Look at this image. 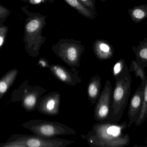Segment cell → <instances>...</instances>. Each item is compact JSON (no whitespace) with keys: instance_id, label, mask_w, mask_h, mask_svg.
<instances>
[{"instance_id":"6da1fadb","label":"cell","mask_w":147,"mask_h":147,"mask_svg":"<svg viewBox=\"0 0 147 147\" xmlns=\"http://www.w3.org/2000/svg\"><path fill=\"white\" fill-rule=\"evenodd\" d=\"M127 128L126 122L121 123L98 122L92 126L86 140L92 147H123L129 146L130 137L123 134Z\"/></svg>"},{"instance_id":"7a4b0ae2","label":"cell","mask_w":147,"mask_h":147,"mask_svg":"<svg viewBox=\"0 0 147 147\" xmlns=\"http://www.w3.org/2000/svg\"><path fill=\"white\" fill-rule=\"evenodd\" d=\"M26 18L24 26L23 41L26 51L30 57L38 56L41 46L47 38L42 35L46 24V17L38 13L30 12L27 7H21Z\"/></svg>"},{"instance_id":"3957f363","label":"cell","mask_w":147,"mask_h":147,"mask_svg":"<svg viewBox=\"0 0 147 147\" xmlns=\"http://www.w3.org/2000/svg\"><path fill=\"white\" fill-rule=\"evenodd\" d=\"M115 79L110 111L106 122L117 123L121 119L131 93L132 77L129 69Z\"/></svg>"},{"instance_id":"277c9868","label":"cell","mask_w":147,"mask_h":147,"mask_svg":"<svg viewBox=\"0 0 147 147\" xmlns=\"http://www.w3.org/2000/svg\"><path fill=\"white\" fill-rule=\"evenodd\" d=\"M74 142L57 137L43 138L34 134H14L6 142L0 143V147H66Z\"/></svg>"},{"instance_id":"5b68a950","label":"cell","mask_w":147,"mask_h":147,"mask_svg":"<svg viewBox=\"0 0 147 147\" xmlns=\"http://www.w3.org/2000/svg\"><path fill=\"white\" fill-rule=\"evenodd\" d=\"M22 127L31 131L34 135L43 138L60 135H74L77 132L63 123L40 119L32 120L22 124Z\"/></svg>"},{"instance_id":"8992f818","label":"cell","mask_w":147,"mask_h":147,"mask_svg":"<svg viewBox=\"0 0 147 147\" xmlns=\"http://www.w3.org/2000/svg\"><path fill=\"white\" fill-rule=\"evenodd\" d=\"M52 51L63 62L71 68H79L84 46L81 41L69 39H61L53 45Z\"/></svg>"},{"instance_id":"52a82bcc","label":"cell","mask_w":147,"mask_h":147,"mask_svg":"<svg viewBox=\"0 0 147 147\" xmlns=\"http://www.w3.org/2000/svg\"><path fill=\"white\" fill-rule=\"evenodd\" d=\"M112 92L111 83L107 80L94 108V118L98 122H106L110 111Z\"/></svg>"},{"instance_id":"ba28073f","label":"cell","mask_w":147,"mask_h":147,"mask_svg":"<svg viewBox=\"0 0 147 147\" xmlns=\"http://www.w3.org/2000/svg\"><path fill=\"white\" fill-rule=\"evenodd\" d=\"M61 96L58 91H51L42 96L38 101L36 110L49 116H56L60 112Z\"/></svg>"},{"instance_id":"9c48e42d","label":"cell","mask_w":147,"mask_h":147,"mask_svg":"<svg viewBox=\"0 0 147 147\" xmlns=\"http://www.w3.org/2000/svg\"><path fill=\"white\" fill-rule=\"evenodd\" d=\"M48 69L53 76L62 83L71 86H76L82 82L79 76V70L74 67L70 70L58 64H50Z\"/></svg>"},{"instance_id":"30bf717a","label":"cell","mask_w":147,"mask_h":147,"mask_svg":"<svg viewBox=\"0 0 147 147\" xmlns=\"http://www.w3.org/2000/svg\"><path fill=\"white\" fill-rule=\"evenodd\" d=\"M46 90L39 85L32 86L27 83L22 98V106L27 112L36 110L38 101Z\"/></svg>"},{"instance_id":"8fae6325","label":"cell","mask_w":147,"mask_h":147,"mask_svg":"<svg viewBox=\"0 0 147 147\" xmlns=\"http://www.w3.org/2000/svg\"><path fill=\"white\" fill-rule=\"evenodd\" d=\"M143 98V86L141 83L131 98L129 105L128 116L129 121L127 123V128L131 127L139 117L142 107Z\"/></svg>"},{"instance_id":"7c38bea8","label":"cell","mask_w":147,"mask_h":147,"mask_svg":"<svg viewBox=\"0 0 147 147\" xmlns=\"http://www.w3.org/2000/svg\"><path fill=\"white\" fill-rule=\"evenodd\" d=\"M92 49L96 58L99 60L109 59L114 54V48L106 41H96L93 43Z\"/></svg>"},{"instance_id":"4fadbf2b","label":"cell","mask_w":147,"mask_h":147,"mask_svg":"<svg viewBox=\"0 0 147 147\" xmlns=\"http://www.w3.org/2000/svg\"><path fill=\"white\" fill-rule=\"evenodd\" d=\"M102 79L98 75L93 76L88 83L87 89V97L92 106H93L98 100L101 94Z\"/></svg>"},{"instance_id":"5bb4252c","label":"cell","mask_w":147,"mask_h":147,"mask_svg":"<svg viewBox=\"0 0 147 147\" xmlns=\"http://www.w3.org/2000/svg\"><path fill=\"white\" fill-rule=\"evenodd\" d=\"M18 74L16 69H12L0 79V100L14 83Z\"/></svg>"},{"instance_id":"9a60e30c","label":"cell","mask_w":147,"mask_h":147,"mask_svg":"<svg viewBox=\"0 0 147 147\" xmlns=\"http://www.w3.org/2000/svg\"><path fill=\"white\" fill-rule=\"evenodd\" d=\"M132 50L138 64L143 68L147 67V38L140 41L138 45H133Z\"/></svg>"},{"instance_id":"2e32d148","label":"cell","mask_w":147,"mask_h":147,"mask_svg":"<svg viewBox=\"0 0 147 147\" xmlns=\"http://www.w3.org/2000/svg\"><path fill=\"white\" fill-rule=\"evenodd\" d=\"M131 20L135 23L147 19V4L135 6L128 10Z\"/></svg>"},{"instance_id":"e0dca14e","label":"cell","mask_w":147,"mask_h":147,"mask_svg":"<svg viewBox=\"0 0 147 147\" xmlns=\"http://www.w3.org/2000/svg\"><path fill=\"white\" fill-rule=\"evenodd\" d=\"M70 6L76 9L80 14L90 19L95 18V12L91 11L85 6L80 0H64Z\"/></svg>"},{"instance_id":"ac0fdd59","label":"cell","mask_w":147,"mask_h":147,"mask_svg":"<svg viewBox=\"0 0 147 147\" xmlns=\"http://www.w3.org/2000/svg\"><path fill=\"white\" fill-rule=\"evenodd\" d=\"M141 84L143 86V103L139 117L135 123L136 127L143 124L147 118V75L145 81L141 82Z\"/></svg>"},{"instance_id":"d6986e66","label":"cell","mask_w":147,"mask_h":147,"mask_svg":"<svg viewBox=\"0 0 147 147\" xmlns=\"http://www.w3.org/2000/svg\"><path fill=\"white\" fill-rule=\"evenodd\" d=\"M129 71L134 72L136 78L140 77L141 82L145 81L146 77L144 68L141 66L136 60H133L129 68Z\"/></svg>"},{"instance_id":"ffe728a7","label":"cell","mask_w":147,"mask_h":147,"mask_svg":"<svg viewBox=\"0 0 147 147\" xmlns=\"http://www.w3.org/2000/svg\"><path fill=\"white\" fill-rule=\"evenodd\" d=\"M129 68L123 59L117 60L113 68V75L114 78L119 77L124 72L129 70Z\"/></svg>"},{"instance_id":"44dd1931","label":"cell","mask_w":147,"mask_h":147,"mask_svg":"<svg viewBox=\"0 0 147 147\" xmlns=\"http://www.w3.org/2000/svg\"><path fill=\"white\" fill-rule=\"evenodd\" d=\"M10 15V11L0 3V26H3Z\"/></svg>"},{"instance_id":"7402d4cb","label":"cell","mask_w":147,"mask_h":147,"mask_svg":"<svg viewBox=\"0 0 147 147\" xmlns=\"http://www.w3.org/2000/svg\"><path fill=\"white\" fill-rule=\"evenodd\" d=\"M8 33V27L5 25L0 26V49L5 42Z\"/></svg>"},{"instance_id":"603a6c76","label":"cell","mask_w":147,"mask_h":147,"mask_svg":"<svg viewBox=\"0 0 147 147\" xmlns=\"http://www.w3.org/2000/svg\"><path fill=\"white\" fill-rule=\"evenodd\" d=\"M80 1L90 10L93 12L96 11L95 0H80Z\"/></svg>"},{"instance_id":"cb8c5ba5","label":"cell","mask_w":147,"mask_h":147,"mask_svg":"<svg viewBox=\"0 0 147 147\" xmlns=\"http://www.w3.org/2000/svg\"><path fill=\"white\" fill-rule=\"evenodd\" d=\"M38 64L40 65L41 66L44 68H48L49 67L50 64L48 63L47 60L45 59L41 58L39 60Z\"/></svg>"},{"instance_id":"d4e9b609","label":"cell","mask_w":147,"mask_h":147,"mask_svg":"<svg viewBox=\"0 0 147 147\" xmlns=\"http://www.w3.org/2000/svg\"><path fill=\"white\" fill-rule=\"evenodd\" d=\"M46 0H29L28 2L32 4H38L44 2Z\"/></svg>"},{"instance_id":"484cf974","label":"cell","mask_w":147,"mask_h":147,"mask_svg":"<svg viewBox=\"0 0 147 147\" xmlns=\"http://www.w3.org/2000/svg\"><path fill=\"white\" fill-rule=\"evenodd\" d=\"M15 1H22L26 2H29V0H15Z\"/></svg>"},{"instance_id":"4316f807","label":"cell","mask_w":147,"mask_h":147,"mask_svg":"<svg viewBox=\"0 0 147 147\" xmlns=\"http://www.w3.org/2000/svg\"><path fill=\"white\" fill-rule=\"evenodd\" d=\"M55 0H49V1L50 2H53Z\"/></svg>"},{"instance_id":"83f0119b","label":"cell","mask_w":147,"mask_h":147,"mask_svg":"<svg viewBox=\"0 0 147 147\" xmlns=\"http://www.w3.org/2000/svg\"><path fill=\"white\" fill-rule=\"evenodd\" d=\"M146 145H147V136H146Z\"/></svg>"},{"instance_id":"f1b7e54d","label":"cell","mask_w":147,"mask_h":147,"mask_svg":"<svg viewBox=\"0 0 147 147\" xmlns=\"http://www.w3.org/2000/svg\"><path fill=\"white\" fill-rule=\"evenodd\" d=\"M140 147H147V145H146V146H141Z\"/></svg>"},{"instance_id":"f546056e","label":"cell","mask_w":147,"mask_h":147,"mask_svg":"<svg viewBox=\"0 0 147 147\" xmlns=\"http://www.w3.org/2000/svg\"><path fill=\"white\" fill-rule=\"evenodd\" d=\"M100 1H107V0H100Z\"/></svg>"},{"instance_id":"4dcf8cb0","label":"cell","mask_w":147,"mask_h":147,"mask_svg":"<svg viewBox=\"0 0 147 147\" xmlns=\"http://www.w3.org/2000/svg\"><path fill=\"white\" fill-rule=\"evenodd\" d=\"M49 1V0H46V1Z\"/></svg>"}]
</instances>
